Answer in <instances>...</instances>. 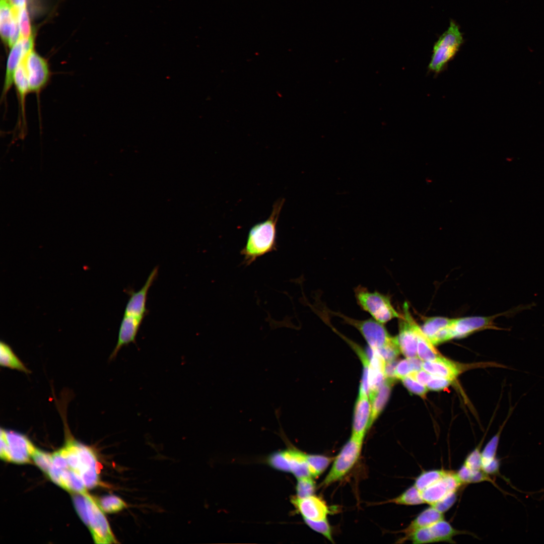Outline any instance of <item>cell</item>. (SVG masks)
<instances>
[{
    "mask_svg": "<svg viewBox=\"0 0 544 544\" xmlns=\"http://www.w3.org/2000/svg\"><path fill=\"white\" fill-rule=\"evenodd\" d=\"M389 502L403 505H417L425 504L421 491L414 485L409 487L397 497L390 500Z\"/></svg>",
    "mask_w": 544,
    "mask_h": 544,
    "instance_id": "31",
    "label": "cell"
},
{
    "mask_svg": "<svg viewBox=\"0 0 544 544\" xmlns=\"http://www.w3.org/2000/svg\"><path fill=\"white\" fill-rule=\"evenodd\" d=\"M73 500L75 509L78 515L84 523L88 526L89 518L85 496L77 493V494L73 495Z\"/></svg>",
    "mask_w": 544,
    "mask_h": 544,
    "instance_id": "38",
    "label": "cell"
},
{
    "mask_svg": "<svg viewBox=\"0 0 544 544\" xmlns=\"http://www.w3.org/2000/svg\"><path fill=\"white\" fill-rule=\"evenodd\" d=\"M462 485L456 472L447 470L440 480L421 492L422 497L425 504L432 505L449 492L458 491Z\"/></svg>",
    "mask_w": 544,
    "mask_h": 544,
    "instance_id": "12",
    "label": "cell"
},
{
    "mask_svg": "<svg viewBox=\"0 0 544 544\" xmlns=\"http://www.w3.org/2000/svg\"><path fill=\"white\" fill-rule=\"evenodd\" d=\"M13 23V12L11 4L6 0L1 1L0 31L1 37L8 45Z\"/></svg>",
    "mask_w": 544,
    "mask_h": 544,
    "instance_id": "25",
    "label": "cell"
},
{
    "mask_svg": "<svg viewBox=\"0 0 544 544\" xmlns=\"http://www.w3.org/2000/svg\"><path fill=\"white\" fill-rule=\"evenodd\" d=\"M19 24L20 32V38H29L33 36L26 6L19 10Z\"/></svg>",
    "mask_w": 544,
    "mask_h": 544,
    "instance_id": "39",
    "label": "cell"
},
{
    "mask_svg": "<svg viewBox=\"0 0 544 544\" xmlns=\"http://www.w3.org/2000/svg\"><path fill=\"white\" fill-rule=\"evenodd\" d=\"M51 466L60 470L69 468L70 466L62 448L52 454Z\"/></svg>",
    "mask_w": 544,
    "mask_h": 544,
    "instance_id": "45",
    "label": "cell"
},
{
    "mask_svg": "<svg viewBox=\"0 0 544 544\" xmlns=\"http://www.w3.org/2000/svg\"><path fill=\"white\" fill-rule=\"evenodd\" d=\"M454 318L436 316L427 318L421 327L424 333L429 339L440 330L450 325Z\"/></svg>",
    "mask_w": 544,
    "mask_h": 544,
    "instance_id": "29",
    "label": "cell"
},
{
    "mask_svg": "<svg viewBox=\"0 0 544 544\" xmlns=\"http://www.w3.org/2000/svg\"><path fill=\"white\" fill-rule=\"evenodd\" d=\"M422 369L434 376L451 381L455 379L460 372L455 363L441 356L433 361H423Z\"/></svg>",
    "mask_w": 544,
    "mask_h": 544,
    "instance_id": "16",
    "label": "cell"
},
{
    "mask_svg": "<svg viewBox=\"0 0 544 544\" xmlns=\"http://www.w3.org/2000/svg\"><path fill=\"white\" fill-rule=\"evenodd\" d=\"M400 316L398 318V335L396 336L400 352L406 358L417 356V336L407 303L403 304Z\"/></svg>",
    "mask_w": 544,
    "mask_h": 544,
    "instance_id": "8",
    "label": "cell"
},
{
    "mask_svg": "<svg viewBox=\"0 0 544 544\" xmlns=\"http://www.w3.org/2000/svg\"><path fill=\"white\" fill-rule=\"evenodd\" d=\"M6 1H8V2H9V1H10V0H6Z\"/></svg>",
    "mask_w": 544,
    "mask_h": 544,
    "instance_id": "51",
    "label": "cell"
},
{
    "mask_svg": "<svg viewBox=\"0 0 544 544\" xmlns=\"http://www.w3.org/2000/svg\"><path fill=\"white\" fill-rule=\"evenodd\" d=\"M77 446L80 459L79 474L92 468H99L96 456L89 447L77 441Z\"/></svg>",
    "mask_w": 544,
    "mask_h": 544,
    "instance_id": "27",
    "label": "cell"
},
{
    "mask_svg": "<svg viewBox=\"0 0 544 544\" xmlns=\"http://www.w3.org/2000/svg\"><path fill=\"white\" fill-rule=\"evenodd\" d=\"M355 296L360 307L379 322L384 324L400 316V313L395 310L390 297L387 295L377 291L371 292L359 286L355 289Z\"/></svg>",
    "mask_w": 544,
    "mask_h": 544,
    "instance_id": "2",
    "label": "cell"
},
{
    "mask_svg": "<svg viewBox=\"0 0 544 544\" xmlns=\"http://www.w3.org/2000/svg\"><path fill=\"white\" fill-rule=\"evenodd\" d=\"M269 464L274 468L284 471H290L289 460L285 451L274 453L268 458Z\"/></svg>",
    "mask_w": 544,
    "mask_h": 544,
    "instance_id": "37",
    "label": "cell"
},
{
    "mask_svg": "<svg viewBox=\"0 0 544 544\" xmlns=\"http://www.w3.org/2000/svg\"><path fill=\"white\" fill-rule=\"evenodd\" d=\"M97 502L102 511L107 513L117 512L127 507L122 500L114 495L102 497Z\"/></svg>",
    "mask_w": 544,
    "mask_h": 544,
    "instance_id": "32",
    "label": "cell"
},
{
    "mask_svg": "<svg viewBox=\"0 0 544 544\" xmlns=\"http://www.w3.org/2000/svg\"><path fill=\"white\" fill-rule=\"evenodd\" d=\"M401 380L403 385L411 392L423 397L426 395L428 389L426 386L421 384L412 376L408 375Z\"/></svg>",
    "mask_w": 544,
    "mask_h": 544,
    "instance_id": "40",
    "label": "cell"
},
{
    "mask_svg": "<svg viewBox=\"0 0 544 544\" xmlns=\"http://www.w3.org/2000/svg\"><path fill=\"white\" fill-rule=\"evenodd\" d=\"M430 542H455L453 537L456 535L464 533L463 531L455 529L448 522L444 519L428 526Z\"/></svg>",
    "mask_w": 544,
    "mask_h": 544,
    "instance_id": "18",
    "label": "cell"
},
{
    "mask_svg": "<svg viewBox=\"0 0 544 544\" xmlns=\"http://www.w3.org/2000/svg\"><path fill=\"white\" fill-rule=\"evenodd\" d=\"M373 350L385 362L395 361L400 352L396 336L394 337V339L388 344L380 348Z\"/></svg>",
    "mask_w": 544,
    "mask_h": 544,
    "instance_id": "33",
    "label": "cell"
},
{
    "mask_svg": "<svg viewBox=\"0 0 544 544\" xmlns=\"http://www.w3.org/2000/svg\"><path fill=\"white\" fill-rule=\"evenodd\" d=\"M444 469L423 471L415 479L414 486L421 492L440 480L447 473Z\"/></svg>",
    "mask_w": 544,
    "mask_h": 544,
    "instance_id": "28",
    "label": "cell"
},
{
    "mask_svg": "<svg viewBox=\"0 0 544 544\" xmlns=\"http://www.w3.org/2000/svg\"><path fill=\"white\" fill-rule=\"evenodd\" d=\"M516 404L513 406L511 405L510 406L507 416L500 426L498 432L488 442L481 452L482 466L496 458V452L501 433L506 423L512 415Z\"/></svg>",
    "mask_w": 544,
    "mask_h": 544,
    "instance_id": "26",
    "label": "cell"
},
{
    "mask_svg": "<svg viewBox=\"0 0 544 544\" xmlns=\"http://www.w3.org/2000/svg\"><path fill=\"white\" fill-rule=\"evenodd\" d=\"M410 376L413 377L421 384L426 386L427 383L434 377L424 369L411 373Z\"/></svg>",
    "mask_w": 544,
    "mask_h": 544,
    "instance_id": "48",
    "label": "cell"
},
{
    "mask_svg": "<svg viewBox=\"0 0 544 544\" xmlns=\"http://www.w3.org/2000/svg\"><path fill=\"white\" fill-rule=\"evenodd\" d=\"M371 415V402L369 396L359 393L354 407L351 435L364 438L370 428Z\"/></svg>",
    "mask_w": 544,
    "mask_h": 544,
    "instance_id": "14",
    "label": "cell"
},
{
    "mask_svg": "<svg viewBox=\"0 0 544 544\" xmlns=\"http://www.w3.org/2000/svg\"><path fill=\"white\" fill-rule=\"evenodd\" d=\"M8 445L10 462L18 464L30 462V457L35 448L30 440L24 435L4 429Z\"/></svg>",
    "mask_w": 544,
    "mask_h": 544,
    "instance_id": "11",
    "label": "cell"
},
{
    "mask_svg": "<svg viewBox=\"0 0 544 544\" xmlns=\"http://www.w3.org/2000/svg\"><path fill=\"white\" fill-rule=\"evenodd\" d=\"M463 464L471 470L482 469V455L479 447L475 448L467 456Z\"/></svg>",
    "mask_w": 544,
    "mask_h": 544,
    "instance_id": "42",
    "label": "cell"
},
{
    "mask_svg": "<svg viewBox=\"0 0 544 544\" xmlns=\"http://www.w3.org/2000/svg\"><path fill=\"white\" fill-rule=\"evenodd\" d=\"M452 381L439 377L434 376L427 383L426 387L433 391L443 390L449 386Z\"/></svg>",
    "mask_w": 544,
    "mask_h": 544,
    "instance_id": "46",
    "label": "cell"
},
{
    "mask_svg": "<svg viewBox=\"0 0 544 544\" xmlns=\"http://www.w3.org/2000/svg\"><path fill=\"white\" fill-rule=\"evenodd\" d=\"M413 372L412 368L408 358L401 360L396 363L394 376L395 379H402Z\"/></svg>",
    "mask_w": 544,
    "mask_h": 544,
    "instance_id": "44",
    "label": "cell"
},
{
    "mask_svg": "<svg viewBox=\"0 0 544 544\" xmlns=\"http://www.w3.org/2000/svg\"><path fill=\"white\" fill-rule=\"evenodd\" d=\"M1 449L0 456L2 460L10 462L8 445L7 442L4 429H1Z\"/></svg>",
    "mask_w": 544,
    "mask_h": 544,
    "instance_id": "49",
    "label": "cell"
},
{
    "mask_svg": "<svg viewBox=\"0 0 544 544\" xmlns=\"http://www.w3.org/2000/svg\"><path fill=\"white\" fill-rule=\"evenodd\" d=\"M31 457L37 466L47 474L52 465V455L35 447Z\"/></svg>",
    "mask_w": 544,
    "mask_h": 544,
    "instance_id": "35",
    "label": "cell"
},
{
    "mask_svg": "<svg viewBox=\"0 0 544 544\" xmlns=\"http://www.w3.org/2000/svg\"><path fill=\"white\" fill-rule=\"evenodd\" d=\"M285 199H277L268 218L254 225L249 230L245 245L240 251L242 264L248 266L258 258L277 250V224Z\"/></svg>",
    "mask_w": 544,
    "mask_h": 544,
    "instance_id": "1",
    "label": "cell"
},
{
    "mask_svg": "<svg viewBox=\"0 0 544 544\" xmlns=\"http://www.w3.org/2000/svg\"><path fill=\"white\" fill-rule=\"evenodd\" d=\"M14 85L19 97L22 118L24 123L25 113V100L27 95L30 93L28 78L23 60L15 72Z\"/></svg>",
    "mask_w": 544,
    "mask_h": 544,
    "instance_id": "22",
    "label": "cell"
},
{
    "mask_svg": "<svg viewBox=\"0 0 544 544\" xmlns=\"http://www.w3.org/2000/svg\"><path fill=\"white\" fill-rule=\"evenodd\" d=\"M458 491H451L448 493L441 500L432 505L434 508L442 513L448 510L455 503L457 497Z\"/></svg>",
    "mask_w": 544,
    "mask_h": 544,
    "instance_id": "43",
    "label": "cell"
},
{
    "mask_svg": "<svg viewBox=\"0 0 544 544\" xmlns=\"http://www.w3.org/2000/svg\"><path fill=\"white\" fill-rule=\"evenodd\" d=\"M413 324L417 336V356L423 361H430L440 356L427 336L424 333L421 327L414 319Z\"/></svg>",
    "mask_w": 544,
    "mask_h": 544,
    "instance_id": "20",
    "label": "cell"
},
{
    "mask_svg": "<svg viewBox=\"0 0 544 544\" xmlns=\"http://www.w3.org/2000/svg\"><path fill=\"white\" fill-rule=\"evenodd\" d=\"M61 488L70 492H75L82 495L88 494L85 486L81 476L72 469H65L60 473Z\"/></svg>",
    "mask_w": 544,
    "mask_h": 544,
    "instance_id": "24",
    "label": "cell"
},
{
    "mask_svg": "<svg viewBox=\"0 0 544 544\" xmlns=\"http://www.w3.org/2000/svg\"><path fill=\"white\" fill-rule=\"evenodd\" d=\"M304 520L310 528L322 534L331 542H333L331 528L327 519L315 521L304 518Z\"/></svg>",
    "mask_w": 544,
    "mask_h": 544,
    "instance_id": "36",
    "label": "cell"
},
{
    "mask_svg": "<svg viewBox=\"0 0 544 544\" xmlns=\"http://www.w3.org/2000/svg\"><path fill=\"white\" fill-rule=\"evenodd\" d=\"M85 496L86 498L89 518L88 527L91 532L95 542L96 543H117L108 521L97 501L88 494Z\"/></svg>",
    "mask_w": 544,
    "mask_h": 544,
    "instance_id": "7",
    "label": "cell"
},
{
    "mask_svg": "<svg viewBox=\"0 0 544 544\" xmlns=\"http://www.w3.org/2000/svg\"><path fill=\"white\" fill-rule=\"evenodd\" d=\"M394 381L385 379L383 383L370 400L371 402V415L370 428L382 412L389 399L391 387Z\"/></svg>",
    "mask_w": 544,
    "mask_h": 544,
    "instance_id": "19",
    "label": "cell"
},
{
    "mask_svg": "<svg viewBox=\"0 0 544 544\" xmlns=\"http://www.w3.org/2000/svg\"><path fill=\"white\" fill-rule=\"evenodd\" d=\"M463 42L462 34L458 26L454 22L451 21L448 29L433 47L429 69L435 73L443 71L458 52Z\"/></svg>",
    "mask_w": 544,
    "mask_h": 544,
    "instance_id": "3",
    "label": "cell"
},
{
    "mask_svg": "<svg viewBox=\"0 0 544 544\" xmlns=\"http://www.w3.org/2000/svg\"><path fill=\"white\" fill-rule=\"evenodd\" d=\"M12 7L21 9L26 6V0H10Z\"/></svg>",
    "mask_w": 544,
    "mask_h": 544,
    "instance_id": "50",
    "label": "cell"
},
{
    "mask_svg": "<svg viewBox=\"0 0 544 544\" xmlns=\"http://www.w3.org/2000/svg\"><path fill=\"white\" fill-rule=\"evenodd\" d=\"M23 62L30 93L39 94L50 80L51 72L47 60L32 49L25 56Z\"/></svg>",
    "mask_w": 544,
    "mask_h": 544,
    "instance_id": "6",
    "label": "cell"
},
{
    "mask_svg": "<svg viewBox=\"0 0 544 544\" xmlns=\"http://www.w3.org/2000/svg\"><path fill=\"white\" fill-rule=\"evenodd\" d=\"M158 273V267L156 266L150 273L145 284L138 291L135 292L132 289L125 290L129 296V299L123 315L144 318L148 311L146 308L148 293L157 277Z\"/></svg>",
    "mask_w": 544,
    "mask_h": 544,
    "instance_id": "10",
    "label": "cell"
},
{
    "mask_svg": "<svg viewBox=\"0 0 544 544\" xmlns=\"http://www.w3.org/2000/svg\"><path fill=\"white\" fill-rule=\"evenodd\" d=\"M312 477L298 479L296 485L297 496L305 498L314 495L316 486Z\"/></svg>",
    "mask_w": 544,
    "mask_h": 544,
    "instance_id": "34",
    "label": "cell"
},
{
    "mask_svg": "<svg viewBox=\"0 0 544 544\" xmlns=\"http://www.w3.org/2000/svg\"><path fill=\"white\" fill-rule=\"evenodd\" d=\"M329 311L342 318L344 322L355 327L363 335L369 348L371 349L380 348L391 342L394 338L389 334L383 323L374 319L358 320L339 312Z\"/></svg>",
    "mask_w": 544,
    "mask_h": 544,
    "instance_id": "5",
    "label": "cell"
},
{
    "mask_svg": "<svg viewBox=\"0 0 544 544\" xmlns=\"http://www.w3.org/2000/svg\"><path fill=\"white\" fill-rule=\"evenodd\" d=\"M363 440L351 435L334 458L330 470L321 483V487H326L340 481L350 471L359 460Z\"/></svg>",
    "mask_w": 544,
    "mask_h": 544,
    "instance_id": "4",
    "label": "cell"
},
{
    "mask_svg": "<svg viewBox=\"0 0 544 544\" xmlns=\"http://www.w3.org/2000/svg\"><path fill=\"white\" fill-rule=\"evenodd\" d=\"M143 319L123 315L119 328L116 345L110 354L109 360H113L124 346L135 343L136 337Z\"/></svg>",
    "mask_w": 544,
    "mask_h": 544,
    "instance_id": "15",
    "label": "cell"
},
{
    "mask_svg": "<svg viewBox=\"0 0 544 544\" xmlns=\"http://www.w3.org/2000/svg\"><path fill=\"white\" fill-rule=\"evenodd\" d=\"M500 460L496 457V458L492 460L491 461L488 462L485 465H482V469L489 475L492 474L494 475H498L499 477L500 476L501 477H502L504 480L508 482V480L500 474Z\"/></svg>",
    "mask_w": 544,
    "mask_h": 544,
    "instance_id": "47",
    "label": "cell"
},
{
    "mask_svg": "<svg viewBox=\"0 0 544 544\" xmlns=\"http://www.w3.org/2000/svg\"><path fill=\"white\" fill-rule=\"evenodd\" d=\"M99 468H92L80 474L87 488L92 489L99 484Z\"/></svg>",
    "mask_w": 544,
    "mask_h": 544,
    "instance_id": "41",
    "label": "cell"
},
{
    "mask_svg": "<svg viewBox=\"0 0 544 544\" xmlns=\"http://www.w3.org/2000/svg\"><path fill=\"white\" fill-rule=\"evenodd\" d=\"M306 460L311 477L316 478L325 470L333 459L322 455L306 454Z\"/></svg>",
    "mask_w": 544,
    "mask_h": 544,
    "instance_id": "30",
    "label": "cell"
},
{
    "mask_svg": "<svg viewBox=\"0 0 544 544\" xmlns=\"http://www.w3.org/2000/svg\"><path fill=\"white\" fill-rule=\"evenodd\" d=\"M442 519H444L443 513L433 506H430L420 512L407 527L402 530L405 535L401 540L402 542L404 541L408 536L415 531L429 526Z\"/></svg>",
    "mask_w": 544,
    "mask_h": 544,
    "instance_id": "17",
    "label": "cell"
},
{
    "mask_svg": "<svg viewBox=\"0 0 544 544\" xmlns=\"http://www.w3.org/2000/svg\"><path fill=\"white\" fill-rule=\"evenodd\" d=\"M291 502L304 519L315 521L325 520L330 513L326 503L314 495L305 498L294 496L291 498Z\"/></svg>",
    "mask_w": 544,
    "mask_h": 544,
    "instance_id": "13",
    "label": "cell"
},
{
    "mask_svg": "<svg viewBox=\"0 0 544 544\" xmlns=\"http://www.w3.org/2000/svg\"><path fill=\"white\" fill-rule=\"evenodd\" d=\"M0 365L2 367L17 370L26 374L30 372L11 347L3 341L0 343Z\"/></svg>",
    "mask_w": 544,
    "mask_h": 544,
    "instance_id": "23",
    "label": "cell"
},
{
    "mask_svg": "<svg viewBox=\"0 0 544 544\" xmlns=\"http://www.w3.org/2000/svg\"><path fill=\"white\" fill-rule=\"evenodd\" d=\"M285 452L289 461L290 472L297 479L311 477L306 460V454L295 449L287 450Z\"/></svg>",
    "mask_w": 544,
    "mask_h": 544,
    "instance_id": "21",
    "label": "cell"
},
{
    "mask_svg": "<svg viewBox=\"0 0 544 544\" xmlns=\"http://www.w3.org/2000/svg\"><path fill=\"white\" fill-rule=\"evenodd\" d=\"M34 40L33 36L29 38H19L17 42L11 47L6 63L4 82L2 92V99H4L12 86L17 67L25 56L33 49Z\"/></svg>",
    "mask_w": 544,
    "mask_h": 544,
    "instance_id": "9",
    "label": "cell"
}]
</instances>
